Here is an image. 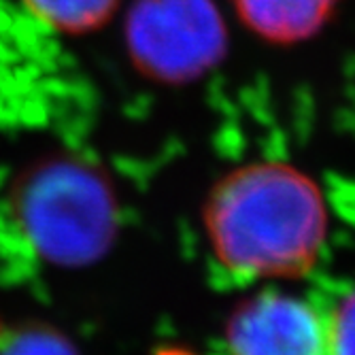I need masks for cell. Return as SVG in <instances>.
Returning <instances> with one entry per match:
<instances>
[{"instance_id": "ba28073f", "label": "cell", "mask_w": 355, "mask_h": 355, "mask_svg": "<svg viewBox=\"0 0 355 355\" xmlns=\"http://www.w3.org/2000/svg\"><path fill=\"white\" fill-rule=\"evenodd\" d=\"M326 330L330 355H355V292L340 298L326 317Z\"/></svg>"}, {"instance_id": "52a82bcc", "label": "cell", "mask_w": 355, "mask_h": 355, "mask_svg": "<svg viewBox=\"0 0 355 355\" xmlns=\"http://www.w3.org/2000/svg\"><path fill=\"white\" fill-rule=\"evenodd\" d=\"M0 355H79L73 340L47 324L0 326Z\"/></svg>"}, {"instance_id": "5b68a950", "label": "cell", "mask_w": 355, "mask_h": 355, "mask_svg": "<svg viewBox=\"0 0 355 355\" xmlns=\"http://www.w3.org/2000/svg\"><path fill=\"white\" fill-rule=\"evenodd\" d=\"M338 0H236L241 19L264 39L298 41L324 26Z\"/></svg>"}, {"instance_id": "8992f818", "label": "cell", "mask_w": 355, "mask_h": 355, "mask_svg": "<svg viewBox=\"0 0 355 355\" xmlns=\"http://www.w3.org/2000/svg\"><path fill=\"white\" fill-rule=\"evenodd\" d=\"M39 19L67 32H85L101 26L119 0H26Z\"/></svg>"}, {"instance_id": "3957f363", "label": "cell", "mask_w": 355, "mask_h": 355, "mask_svg": "<svg viewBox=\"0 0 355 355\" xmlns=\"http://www.w3.org/2000/svg\"><path fill=\"white\" fill-rule=\"evenodd\" d=\"M141 60L166 79H187L221 53L223 30L209 0H147L137 13Z\"/></svg>"}, {"instance_id": "6da1fadb", "label": "cell", "mask_w": 355, "mask_h": 355, "mask_svg": "<svg viewBox=\"0 0 355 355\" xmlns=\"http://www.w3.org/2000/svg\"><path fill=\"white\" fill-rule=\"evenodd\" d=\"M205 228L217 264L239 281L306 272L328 232L326 202L311 177L262 162L225 175L211 191Z\"/></svg>"}, {"instance_id": "7a4b0ae2", "label": "cell", "mask_w": 355, "mask_h": 355, "mask_svg": "<svg viewBox=\"0 0 355 355\" xmlns=\"http://www.w3.org/2000/svg\"><path fill=\"white\" fill-rule=\"evenodd\" d=\"M9 209L37 255L60 268L98 262L119 228L111 183L71 155L43 157L24 168L11 185Z\"/></svg>"}, {"instance_id": "277c9868", "label": "cell", "mask_w": 355, "mask_h": 355, "mask_svg": "<svg viewBox=\"0 0 355 355\" xmlns=\"http://www.w3.org/2000/svg\"><path fill=\"white\" fill-rule=\"evenodd\" d=\"M225 355H330L326 315L281 292L243 302L228 319Z\"/></svg>"}]
</instances>
